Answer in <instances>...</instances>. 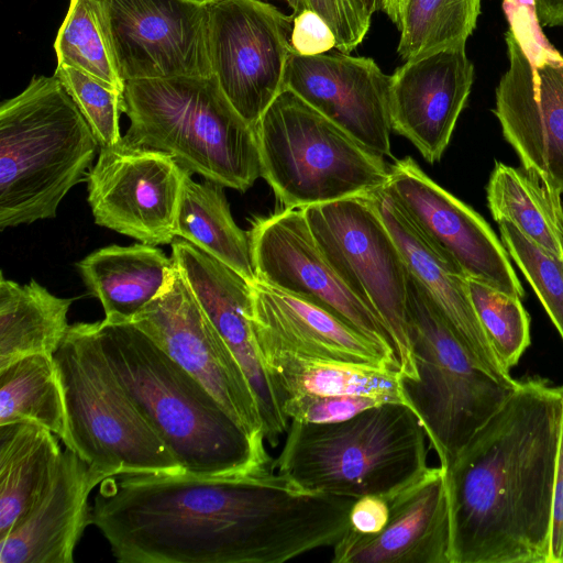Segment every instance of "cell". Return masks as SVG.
<instances>
[{
    "label": "cell",
    "mask_w": 563,
    "mask_h": 563,
    "mask_svg": "<svg viewBox=\"0 0 563 563\" xmlns=\"http://www.w3.org/2000/svg\"><path fill=\"white\" fill-rule=\"evenodd\" d=\"M274 466L111 476L99 484L91 525L120 563H284L334 545L355 499L305 489Z\"/></svg>",
    "instance_id": "1"
},
{
    "label": "cell",
    "mask_w": 563,
    "mask_h": 563,
    "mask_svg": "<svg viewBox=\"0 0 563 563\" xmlns=\"http://www.w3.org/2000/svg\"><path fill=\"white\" fill-rule=\"evenodd\" d=\"M563 386L517 380L446 467L450 563H549Z\"/></svg>",
    "instance_id": "2"
},
{
    "label": "cell",
    "mask_w": 563,
    "mask_h": 563,
    "mask_svg": "<svg viewBox=\"0 0 563 563\" xmlns=\"http://www.w3.org/2000/svg\"><path fill=\"white\" fill-rule=\"evenodd\" d=\"M111 369L183 472L225 477L273 462L208 389L131 322H92Z\"/></svg>",
    "instance_id": "3"
},
{
    "label": "cell",
    "mask_w": 563,
    "mask_h": 563,
    "mask_svg": "<svg viewBox=\"0 0 563 563\" xmlns=\"http://www.w3.org/2000/svg\"><path fill=\"white\" fill-rule=\"evenodd\" d=\"M274 462L300 487L327 495L391 497L428 470L426 430L407 405L385 402L334 423L291 420Z\"/></svg>",
    "instance_id": "4"
},
{
    "label": "cell",
    "mask_w": 563,
    "mask_h": 563,
    "mask_svg": "<svg viewBox=\"0 0 563 563\" xmlns=\"http://www.w3.org/2000/svg\"><path fill=\"white\" fill-rule=\"evenodd\" d=\"M122 141L169 155L181 169L246 191L262 177L255 130L213 75L125 81Z\"/></svg>",
    "instance_id": "5"
},
{
    "label": "cell",
    "mask_w": 563,
    "mask_h": 563,
    "mask_svg": "<svg viewBox=\"0 0 563 563\" xmlns=\"http://www.w3.org/2000/svg\"><path fill=\"white\" fill-rule=\"evenodd\" d=\"M98 141L59 79L33 77L0 107V229L56 216Z\"/></svg>",
    "instance_id": "6"
},
{
    "label": "cell",
    "mask_w": 563,
    "mask_h": 563,
    "mask_svg": "<svg viewBox=\"0 0 563 563\" xmlns=\"http://www.w3.org/2000/svg\"><path fill=\"white\" fill-rule=\"evenodd\" d=\"M53 358L66 412L65 446L100 483L125 474H185L111 369L92 322L69 325Z\"/></svg>",
    "instance_id": "7"
},
{
    "label": "cell",
    "mask_w": 563,
    "mask_h": 563,
    "mask_svg": "<svg viewBox=\"0 0 563 563\" xmlns=\"http://www.w3.org/2000/svg\"><path fill=\"white\" fill-rule=\"evenodd\" d=\"M262 177L284 209L366 196L390 167L295 92L284 88L254 128Z\"/></svg>",
    "instance_id": "8"
},
{
    "label": "cell",
    "mask_w": 563,
    "mask_h": 563,
    "mask_svg": "<svg viewBox=\"0 0 563 563\" xmlns=\"http://www.w3.org/2000/svg\"><path fill=\"white\" fill-rule=\"evenodd\" d=\"M408 334L417 378L401 377L402 389L444 468L500 408L517 382L504 384L472 361L410 273Z\"/></svg>",
    "instance_id": "9"
},
{
    "label": "cell",
    "mask_w": 563,
    "mask_h": 563,
    "mask_svg": "<svg viewBox=\"0 0 563 563\" xmlns=\"http://www.w3.org/2000/svg\"><path fill=\"white\" fill-rule=\"evenodd\" d=\"M312 234L349 288L382 320L402 378H417L408 334V268L367 196L303 208Z\"/></svg>",
    "instance_id": "10"
},
{
    "label": "cell",
    "mask_w": 563,
    "mask_h": 563,
    "mask_svg": "<svg viewBox=\"0 0 563 563\" xmlns=\"http://www.w3.org/2000/svg\"><path fill=\"white\" fill-rule=\"evenodd\" d=\"M208 7V55L228 100L253 128L284 89L292 53V15L263 0H216Z\"/></svg>",
    "instance_id": "11"
},
{
    "label": "cell",
    "mask_w": 563,
    "mask_h": 563,
    "mask_svg": "<svg viewBox=\"0 0 563 563\" xmlns=\"http://www.w3.org/2000/svg\"><path fill=\"white\" fill-rule=\"evenodd\" d=\"M124 81L211 76L208 7L196 0H90Z\"/></svg>",
    "instance_id": "12"
},
{
    "label": "cell",
    "mask_w": 563,
    "mask_h": 563,
    "mask_svg": "<svg viewBox=\"0 0 563 563\" xmlns=\"http://www.w3.org/2000/svg\"><path fill=\"white\" fill-rule=\"evenodd\" d=\"M131 323L198 379L252 439L264 443L252 386L175 264L161 294Z\"/></svg>",
    "instance_id": "13"
},
{
    "label": "cell",
    "mask_w": 563,
    "mask_h": 563,
    "mask_svg": "<svg viewBox=\"0 0 563 563\" xmlns=\"http://www.w3.org/2000/svg\"><path fill=\"white\" fill-rule=\"evenodd\" d=\"M186 173L169 155L122 139L101 146L87 175L95 222L144 244H170Z\"/></svg>",
    "instance_id": "14"
},
{
    "label": "cell",
    "mask_w": 563,
    "mask_h": 563,
    "mask_svg": "<svg viewBox=\"0 0 563 563\" xmlns=\"http://www.w3.org/2000/svg\"><path fill=\"white\" fill-rule=\"evenodd\" d=\"M249 238L257 280L320 305L396 355L385 324L330 264L302 209L256 218Z\"/></svg>",
    "instance_id": "15"
},
{
    "label": "cell",
    "mask_w": 563,
    "mask_h": 563,
    "mask_svg": "<svg viewBox=\"0 0 563 563\" xmlns=\"http://www.w3.org/2000/svg\"><path fill=\"white\" fill-rule=\"evenodd\" d=\"M384 188L429 242L467 278L523 298L525 290L509 255L488 223L432 180L412 157L395 162Z\"/></svg>",
    "instance_id": "16"
},
{
    "label": "cell",
    "mask_w": 563,
    "mask_h": 563,
    "mask_svg": "<svg viewBox=\"0 0 563 563\" xmlns=\"http://www.w3.org/2000/svg\"><path fill=\"white\" fill-rule=\"evenodd\" d=\"M509 66L496 88V115L522 168L563 195V56L531 63L508 30Z\"/></svg>",
    "instance_id": "17"
},
{
    "label": "cell",
    "mask_w": 563,
    "mask_h": 563,
    "mask_svg": "<svg viewBox=\"0 0 563 563\" xmlns=\"http://www.w3.org/2000/svg\"><path fill=\"white\" fill-rule=\"evenodd\" d=\"M391 75L374 59L347 53L290 54L284 88L352 135L374 154L393 157L389 119Z\"/></svg>",
    "instance_id": "18"
},
{
    "label": "cell",
    "mask_w": 563,
    "mask_h": 563,
    "mask_svg": "<svg viewBox=\"0 0 563 563\" xmlns=\"http://www.w3.org/2000/svg\"><path fill=\"white\" fill-rule=\"evenodd\" d=\"M170 244L174 264L245 373L257 400L265 440L276 446L289 419L255 339L252 283L184 239L176 238Z\"/></svg>",
    "instance_id": "19"
},
{
    "label": "cell",
    "mask_w": 563,
    "mask_h": 563,
    "mask_svg": "<svg viewBox=\"0 0 563 563\" xmlns=\"http://www.w3.org/2000/svg\"><path fill=\"white\" fill-rule=\"evenodd\" d=\"M252 325L261 353L399 371L395 354L320 305L252 283Z\"/></svg>",
    "instance_id": "20"
},
{
    "label": "cell",
    "mask_w": 563,
    "mask_h": 563,
    "mask_svg": "<svg viewBox=\"0 0 563 563\" xmlns=\"http://www.w3.org/2000/svg\"><path fill=\"white\" fill-rule=\"evenodd\" d=\"M474 81L465 46L406 60L391 75V130L433 164L448 147Z\"/></svg>",
    "instance_id": "21"
},
{
    "label": "cell",
    "mask_w": 563,
    "mask_h": 563,
    "mask_svg": "<svg viewBox=\"0 0 563 563\" xmlns=\"http://www.w3.org/2000/svg\"><path fill=\"white\" fill-rule=\"evenodd\" d=\"M385 527L375 534L346 529L333 545V563H450L445 474L429 470L389 498Z\"/></svg>",
    "instance_id": "22"
},
{
    "label": "cell",
    "mask_w": 563,
    "mask_h": 563,
    "mask_svg": "<svg viewBox=\"0 0 563 563\" xmlns=\"http://www.w3.org/2000/svg\"><path fill=\"white\" fill-rule=\"evenodd\" d=\"M366 196L394 238L409 273L472 361L497 380L515 385L517 380L504 371L485 335L464 273L429 242L384 187Z\"/></svg>",
    "instance_id": "23"
},
{
    "label": "cell",
    "mask_w": 563,
    "mask_h": 563,
    "mask_svg": "<svg viewBox=\"0 0 563 563\" xmlns=\"http://www.w3.org/2000/svg\"><path fill=\"white\" fill-rule=\"evenodd\" d=\"M99 484L87 463L66 446L44 494L0 539V563H73L75 548L91 523L88 497Z\"/></svg>",
    "instance_id": "24"
},
{
    "label": "cell",
    "mask_w": 563,
    "mask_h": 563,
    "mask_svg": "<svg viewBox=\"0 0 563 563\" xmlns=\"http://www.w3.org/2000/svg\"><path fill=\"white\" fill-rule=\"evenodd\" d=\"M86 288L99 299L104 320L131 322L165 287L174 262L144 243L101 247L77 263Z\"/></svg>",
    "instance_id": "25"
},
{
    "label": "cell",
    "mask_w": 563,
    "mask_h": 563,
    "mask_svg": "<svg viewBox=\"0 0 563 563\" xmlns=\"http://www.w3.org/2000/svg\"><path fill=\"white\" fill-rule=\"evenodd\" d=\"M57 435L31 421L0 426V539L27 515L55 474Z\"/></svg>",
    "instance_id": "26"
},
{
    "label": "cell",
    "mask_w": 563,
    "mask_h": 563,
    "mask_svg": "<svg viewBox=\"0 0 563 563\" xmlns=\"http://www.w3.org/2000/svg\"><path fill=\"white\" fill-rule=\"evenodd\" d=\"M73 300L51 294L34 279L20 285L0 276V369L33 354L53 356L69 324Z\"/></svg>",
    "instance_id": "27"
},
{
    "label": "cell",
    "mask_w": 563,
    "mask_h": 563,
    "mask_svg": "<svg viewBox=\"0 0 563 563\" xmlns=\"http://www.w3.org/2000/svg\"><path fill=\"white\" fill-rule=\"evenodd\" d=\"M282 398L298 395H363L410 407L399 371L284 353H261ZM411 408V407H410Z\"/></svg>",
    "instance_id": "28"
},
{
    "label": "cell",
    "mask_w": 563,
    "mask_h": 563,
    "mask_svg": "<svg viewBox=\"0 0 563 563\" xmlns=\"http://www.w3.org/2000/svg\"><path fill=\"white\" fill-rule=\"evenodd\" d=\"M176 238L228 265L246 280H256L249 232L234 222L223 186L195 181L186 173L175 221Z\"/></svg>",
    "instance_id": "29"
},
{
    "label": "cell",
    "mask_w": 563,
    "mask_h": 563,
    "mask_svg": "<svg viewBox=\"0 0 563 563\" xmlns=\"http://www.w3.org/2000/svg\"><path fill=\"white\" fill-rule=\"evenodd\" d=\"M486 197L496 222L508 220L529 240L563 258L562 195L523 168L496 162Z\"/></svg>",
    "instance_id": "30"
},
{
    "label": "cell",
    "mask_w": 563,
    "mask_h": 563,
    "mask_svg": "<svg viewBox=\"0 0 563 563\" xmlns=\"http://www.w3.org/2000/svg\"><path fill=\"white\" fill-rule=\"evenodd\" d=\"M31 421L55 433L65 444L64 397L53 356L33 354L0 369V426Z\"/></svg>",
    "instance_id": "31"
},
{
    "label": "cell",
    "mask_w": 563,
    "mask_h": 563,
    "mask_svg": "<svg viewBox=\"0 0 563 563\" xmlns=\"http://www.w3.org/2000/svg\"><path fill=\"white\" fill-rule=\"evenodd\" d=\"M482 0H405L397 53L406 62L465 46L476 27Z\"/></svg>",
    "instance_id": "32"
},
{
    "label": "cell",
    "mask_w": 563,
    "mask_h": 563,
    "mask_svg": "<svg viewBox=\"0 0 563 563\" xmlns=\"http://www.w3.org/2000/svg\"><path fill=\"white\" fill-rule=\"evenodd\" d=\"M57 65L70 66L123 93L121 78L90 0H70L56 40Z\"/></svg>",
    "instance_id": "33"
},
{
    "label": "cell",
    "mask_w": 563,
    "mask_h": 563,
    "mask_svg": "<svg viewBox=\"0 0 563 563\" xmlns=\"http://www.w3.org/2000/svg\"><path fill=\"white\" fill-rule=\"evenodd\" d=\"M473 307L485 335L505 372L519 363L529 347L530 317L521 298L467 278Z\"/></svg>",
    "instance_id": "34"
},
{
    "label": "cell",
    "mask_w": 563,
    "mask_h": 563,
    "mask_svg": "<svg viewBox=\"0 0 563 563\" xmlns=\"http://www.w3.org/2000/svg\"><path fill=\"white\" fill-rule=\"evenodd\" d=\"M500 241L540 299L563 340V258L539 246L506 219L497 221Z\"/></svg>",
    "instance_id": "35"
},
{
    "label": "cell",
    "mask_w": 563,
    "mask_h": 563,
    "mask_svg": "<svg viewBox=\"0 0 563 563\" xmlns=\"http://www.w3.org/2000/svg\"><path fill=\"white\" fill-rule=\"evenodd\" d=\"M59 79L92 130L99 146H112L122 139L119 119L123 93L70 66L57 65Z\"/></svg>",
    "instance_id": "36"
},
{
    "label": "cell",
    "mask_w": 563,
    "mask_h": 563,
    "mask_svg": "<svg viewBox=\"0 0 563 563\" xmlns=\"http://www.w3.org/2000/svg\"><path fill=\"white\" fill-rule=\"evenodd\" d=\"M388 402L363 395H298L283 405L286 417L306 423H334L351 419L372 407Z\"/></svg>",
    "instance_id": "37"
},
{
    "label": "cell",
    "mask_w": 563,
    "mask_h": 563,
    "mask_svg": "<svg viewBox=\"0 0 563 563\" xmlns=\"http://www.w3.org/2000/svg\"><path fill=\"white\" fill-rule=\"evenodd\" d=\"M302 9L318 12L328 22L336 38L335 48L342 53L353 52L371 26L372 15L361 0H300L297 12Z\"/></svg>",
    "instance_id": "38"
},
{
    "label": "cell",
    "mask_w": 563,
    "mask_h": 563,
    "mask_svg": "<svg viewBox=\"0 0 563 563\" xmlns=\"http://www.w3.org/2000/svg\"><path fill=\"white\" fill-rule=\"evenodd\" d=\"M503 7L509 31L532 63L556 52L543 36L533 0H504Z\"/></svg>",
    "instance_id": "39"
},
{
    "label": "cell",
    "mask_w": 563,
    "mask_h": 563,
    "mask_svg": "<svg viewBox=\"0 0 563 563\" xmlns=\"http://www.w3.org/2000/svg\"><path fill=\"white\" fill-rule=\"evenodd\" d=\"M291 15L290 46L295 54L316 56L335 48V35L328 22L318 12L302 9Z\"/></svg>",
    "instance_id": "40"
},
{
    "label": "cell",
    "mask_w": 563,
    "mask_h": 563,
    "mask_svg": "<svg viewBox=\"0 0 563 563\" xmlns=\"http://www.w3.org/2000/svg\"><path fill=\"white\" fill-rule=\"evenodd\" d=\"M389 498L382 495L356 498L349 512L347 529L361 534L378 533L389 518Z\"/></svg>",
    "instance_id": "41"
},
{
    "label": "cell",
    "mask_w": 563,
    "mask_h": 563,
    "mask_svg": "<svg viewBox=\"0 0 563 563\" xmlns=\"http://www.w3.org/2000/svg\"><path fill=\"white\" fill-rule=\"evenodd\" d=\"M549 563H563V408L553 485Z\"/></svg>",
    "instance_id": "42"
},
{
    "label": "cell",
    "mask_w": 563,
    "mask_h": 563,
    "mask_svg": "<svg viewBox=\"0 0 563 563\" xmlns=\"http://www.w3.org/2000/svg\"><path fill=\"white\" fill-rule=\"evenodd\" d=\"M542 26H563V0H533Z\"/></svg>",
    "instance_id": "43"
},
{
    "label": "cell",
    "mask_w": 563,
    "mask_h": 563,
    "mask_svg": "<svg viewBox=\"0 0 563 563\" xmlns=\"http://www.w3.org/2000/svg\"><path fill=\"white\" fill-rule=\"evenodd\" d=\"M405 0H379V9L397 25Z\"/></svg>",
    "instance_id": "44"
},
{
    "label": "cell",
    "mask_w": 563,
    "mask_h": 563,
    "mask_svg": "<svg viewBox=\"0 0 563 563\" xmlns=\"http://www.w3.org/2000/svg\"><path fill=\"white\" fill-rule=\"evenodd\" d=\"M371 15L379 9V0H361Z\"/></svg>",
    "instance_id": "45"
},
{
    "label": "cell",
    "mask_w": 563,
    "mask_h": 563,
    "mask_svg": "<svg viewBox=\"0 0 563 563\" xmlns=\"http://www.w3.org/2000/svg\"><path fill=\"white\" fill-rule=\"evenodd\" d=\"M289 7L292 9V13H296L299 10L300 0H285Z\"/></svg>",
    "instance_id": "46"
},
{
    "label": "cell",
    "mask_w": 563,
    "mask_h": 563,
    "mask_svg": "<svg viewBox=\"0 0 563 563\" xmlns=\"http://www.w3.org/2000/svg\"><path fill=\"white\" fill-rule=\"evenodd\" d=\"M196 1H197V2H200V3H202V4H209V3H211V2H213V1H216V0H196Z\"/></svg>",
    "instance_id": "47"
}]
</instances>
